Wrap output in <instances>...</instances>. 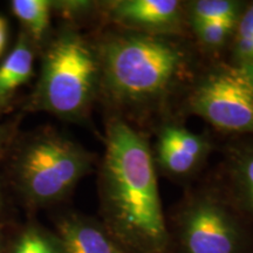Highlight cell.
<instances>
[{"mask_svg": "<svg viewBox=\"0 0 253 253\" xmlns=\"http://www.w3.org/2000/svg\"><path fill=\"white\" fill-rule=\"evenodd\" d=\"M104 144L101 195L115 239L140 253H161L168 232L149 144L119 116L107 123Z\"/></svg>", "mask_w": 253, "mask_h": 253, "instance_id": "obj_1", "label": "cell"}, {"mask_svg": "<svg viewBox=\"0 0 253 253\" xmlns=\"http://www.w3.org/2000/svg\"><path fill=\"white\" fill-rule=\"evenodd\" d=\"M100 86L119 106L145 108L162 102L184 77L189 53L167 36L121 32L96 49Z\"/></svg>", "mask_w": 253, "mask_h": 253, "instance_id": "obj_2", "label": "cell"}, {"mask_svg": "<svg viewBox=\"0 0 253 253\" xmlns=\"http://www.w3.org/2000/svg\"><path fill=\"white\" fill-rule=\"evenodd\" d=\"M100 86L96 49L74 31H63L47 47L27 109L59 118L84 119Z\"/></svg>", "mask_w": 253, "mask_h": 253, "instance_id": "obj_3", "label": "cell"}, {"mask_svg": "<svg viewBox=\"0 0 253 253\" xmlns=\"http://www.w3.org/2000/svg\"><path fill=\"white\" fill-rule=\"evenodd\" d=\"M93 156L80 144L54 131L34 136L14 167L15 182L32 203L46 205L65 198L89 172Z\"/></svg>", "mask_w": 253, "mask_h": 253, "instance_id": "obj_4", "label": "cell"}, {"mask_svg": "<svg viewBox=\"0 0 253 253\" xmlns=\"http://www.w3.org/2000/svg\"><path fill=\"white\" fill-rule=\"evenodd\" d=\"M188 108L219 130L253 132V91L240 67L207 73L190 91Z\"/></svg>", "mask_w": 253, "mask_h": 253, "instance_id": "obj_5", "label": "cell"}, {"mask_svg": "<svg viewBox=\"0 0 253 253\" xmlns=\"http://www.w3.org/2000/svg\"><path fill=\"white\" fill-rule=\"evenodd\" d=\"M181 242L185 253H237L239 231L219 199L204 194L192 199L183 212Z\"/></svg>", "mask_w": 253, "mask_h": 253, "instance_id": "obj_6", "label": "cell"}, {"mask_svg": "<svg viewBox=\"0 0 253 253\" xmlns=\"http://www.w3.org/2000/svg\"><path fill=\"white\" fill-rule=\"evenodd\" d=\"M107 14L129 31L168 37L181 30L185 9L177 0H119L107 2Z\"/></svg>", "mask_w": 253, "mask_h": 253, "instance_id": "obj_7", "label": "cell"}, {"mask_svg": "<svg viewBox=\"0 0 253 253\" xmlns=\"http://www.w3.org/2000/svg\"><path fill=\"white\" fill-rule=\"evenodd\" d=\"M210 149V141L203 135L182 126L167 125L158 132L154 162L167 175L186 177L199 169Z\"/></svg>", "mask_w": 253, "mask_h": 253, "instance_id": "obj_8", "label": "cell"}, {"mask_svg": "<svg viewBox=\"0 0 253 253\" xmlns=\"http://www.w3.org/2000/svg\"><path fill=\"white\" fill-rule=\"evenodd\" d=\"M56 239L60 253H126L107 231L78 217L60 221Z\"/></svg>", "mask_w": 253, "mask_h": 253, "instance_id": "obj_9", "label": "cell"}, {"mask_svg": "<svg viewBox=\"0 0 253 253\" xmlns=\"http://www.w3.org/2000/svg\"><path fill=\"white\" fill-rule=\"evenodd\" d=\"M33 62L32 39L23 32L14 48L0 66V97L11 99V94L30 80L33 73Z\"/></svg>", "mask_w": 253, "mask_h": 253, "instance_id": "obj_10", "label": "cell"}, {"mask_svg": "<svg viewBox=\"0 0 253 253\" xmlns=\"http://www.w3.org/2000/svg\"><path fill=\"white\" fill-rule=\"evenodd\" d=\"M12 11L24 24L28 37L34 41L42 40L50 24L52 1L48 0H13Z\"/></svg>", "mask_w": 253, "mask_h": 253, "instance_id": "obj_11", "label": "cell"}, {"mask_svg": "<svg viewBox=\"0 0 253 253\" xmlns=\"http://www.w3.org/2000/svg\"><path fill=\"white\" fill-rule=\"evenodd\" d=\"M190 25L239 18V4L231 0H198L190 5Z\"/></svg>", "mask_w": 253, "mask_h": 253, "instance_id": "obj_12", "label": "cell"}, {"mask_svg": "<svg viewBox=\"0 0 253 253\" xmlns=\"http://www.w3.org/2000/svg\"><path fill=\"white\" fill-rule=\"evenodd\" d=\"M238 19L191 24L196 37L202 46L209 49H217L225 45L227 39L235 32Z\"/></svg>", "mask_w": 253, "mask_h": 253, "instance_id": "obj_13", "label": "cell"}, {"mask_svg": "<svg viewBox=\"0 0 253 253\" xmlns=\"http://www.w3.org/2000/svg\"><path fill=\"white\" fill-rule=\"evenodd\" d=\"M231 177L237 191L253 211V150L243 151L233 158Z\"/></svg>", "mask_w": 253, "mask_h": 253, "instance_id": "obj_14", "label": "cell"}, {"mask_svg": "<svg viewBox=\"0 0 253 253\" xmlns=\"http://www.w3.org/2000/svg\"><path fill=\"white\" fill-rule=\"evenodd\" d=\"M233 33L235 54L240 65L253 63V4L239 15Z\"/></svg>", "mask_w": 253, "mask_h": 253, "instance_id": "obj_15", "label": "cell"}, {"mask_svg": "<svg viewBox=\"0 0 253 253\" xmlns=\"http://www.w3.org/2000/svg\"><path fill=\"white\" fill-rule=\"evenodd\" d=\"M12 253H60L58 239L54 240L37 229L25 230Z\"/></svg>", "mask_w": 253, "mask_h": 253, "instance_id": "obj_16", "label": "cell"}, {"mask_svg": "<svg viewBox=\"0 0 253 253\" xmlns=\"http://www.w3.org/2000/svg\"><path fill=\"white\" fill-rule=\"evenodd\" d=\"M12 131H13V126L9 125V123L0 125V151L8 143L9 138L12 137Z\"/></svg>", "mask_w": 253, "mask_h": 253, "instance_id": "obj_17", "label": "cell"}, {"mask_svg": "<svg viewBox=\"0 0 253 253\" xmlns=\"http://www.w3.org/2000/svg\"><path fill=\"white\" fill-rule=\"evenodd\" d=\"M6 38H7V27H6V21L0 17V54L5 48Z\"/></svg>", "mask_w": 253, "mask_h": 253, "instance_id": "obj_18", "label": "cell"}, {"mask_svg": "<svg viewBox=\"0 0 253 253\" xmlns=\"http://www.w3.org/2000/svg\"><path fill=\"white\" fill-rule=\"evenodd\" d=\"M240 68L244 72L246 79H248L250 86L253 91V63H248V65H240Z\"/></svg>", "mask_w": 253, "mask_h": 253, "instance_id": "obj_19", "label": "cell"}, {"mask_svg": "<svg viewBox=\"0 0 253 253\" xmlns=\"http://www.w3.org/2000/svg\"><path fill=\"white\" fill-rule=\"evenodd\" d=\"M9 99H5V97H0V113L5 112L8 108Z\"/></svg>", "mask_w": 253, "mask_h": 253, "instance_id": "obj_20", "label": "cell"}, {"mask_svg": "<svg viewBox=\"0 0 253 253\" xmlns=\"http://www.w3.org/2000/svg\"><path fill=\"white\" fill-rule=\"evenodd\" d=\"M5 99H6V97H5Z\"/></svg>", "mask_w": 253, "mask_h": 253, "instance_id": "obj_21", "label": "cell"}]
</instances>
